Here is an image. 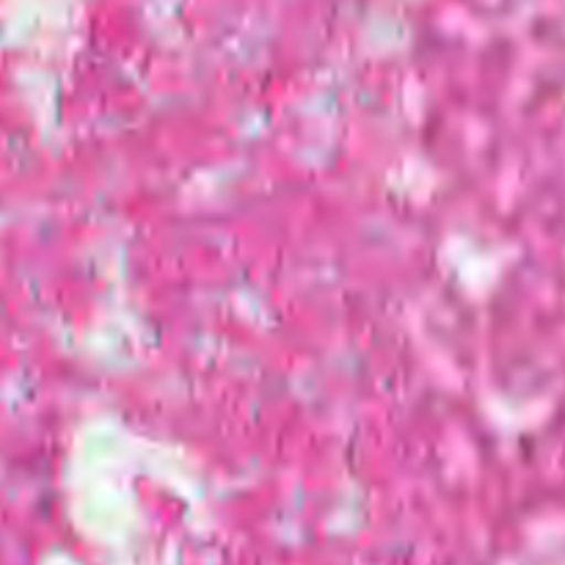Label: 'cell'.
<instances>
[]
</instances>
